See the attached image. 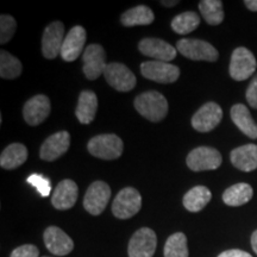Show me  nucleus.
Instances as JSON below:
<instances>
[{"instance_id":"1","label":"nucleus","mask_w":257,"mask_h":257,"mask_svg":"<svg viewBox=\"0 0 257 257\" xmlns=\"http://www.w3.org/2000/svg\"><path fill=\"white\" fill-rule=\"evenodd\" d=\"M135 108L148 120L157 123L165 119L168 113V101L160 92L148 91L136 96Z\"/></svg>"},{"instance_id":"2","label":"nucleus","mask_w":257,"mask_h":257,"mask_svg":"<svg viewBox=\"0 0 257 257\" xmlns=\"http://www.w3.org/2000/svg\"><path fill=\"white\" fill-rule=\"evenodd\" d=\"M123 141L117 135L105 134L91 138L87 149L91 155L101 160H115L123 154Z\"/></svg>"},{"instance_id":"3","label":"nucleus","mask_w":257,"mask_h":257,"mask_svg":"<svg viewBox=\"0 0 257 257\" xmlns=\"http://www.w3.org/2000/svg\"><path fill=\"white\" fill-rule=\"evenodd\" d=\"M176 49L182 56L193 61L214 62L219 57L218 50L212 44L197 38H182L176 43Z\"/></svg>"},{"instance_id":"4","label":"nucleus","mask_w":257,"mask_h":257,"mask_svg":"<svg viewBox=\"0 0 257 257\" xmlns=\"http://www.w3.org/2000/svg\"><path fill=\"white\" fill-rule=\"evenodd\" d=\"M142 197L134 187H125L118 193L112 204V212L119 219H128L140 212Z\"/></svg>"},{"instance_id":"5","label":"nucleus","mask_w":257,"mask_h":257,"mask_svg":"<svg viewBox=\"0 0 257 257\" xmlns=\"http://www.w3.org/2000/svg\"><path fill=\"white\" fill-rule=\"evenodd\" d=\"M257 63L253 54L244 47L233 50L230 61V75L236 81L249 79L256 70Z\"/></svg>"},{"instance_id":"6","label":"nucleus","mask_w":257,"mask_h":257,"mask_svg":"<svg viewBox=\"0 0 257 257\" xmlns=\"http://www.w3.org/2000/svg\"><path fill=\"white\" fill-rule=\"evenodd\" d=\"M220 153L210 147H199L192 150L187 156V166L193 172L218 169L221 165Z\"/></svg>"},{"instance_id":"7","label":"nucleus","mask_w":257,"mask_h":257,"mask_svg":"<svg viewBox=\"0 0 257 257\" xmlns=\"http://www.w3.org/2000/svg\"><path fill=\"white\" fill-rule=\"evenodd\" d=\"M111 198V188L104 181H95L89 186L83 198V207L92 216H99L107 206Z\"/></svg>"},{"instance_id":"8","label":"nucleus","mask_w":257,"mask_h":257,"mask_svg":"<svg viewBox=\"0 0 257 257\" xmlns=\"http://www.w3.org/2000/svg\"><path fill=\"white\" fill-rule=\"evenodd\" d=\"M141 73L144 78L159 83H173L179 79V67L162 61H148L141 64Z\"/></svg>"},{"instance_id":"9","label":"nucleus","mask_w":257,"mask_h":257,"mask_svg":"<svg viewBox=\"0 0 257 257\" xmlns=\"http://www.w3.org/2000/svg\"><path fill=\"white\" fill-rule=\"evenodd\" d=\"M156 245V233L149 227H142L133 234L128 242V257H153Z\"/></svg>"},{"instance_id":"10","label":"nucleus","mask_w":257,"mask_h":257,"mask_svg":"<svg viewBox=\"0 0 257 257\" xmlns=\"http://www.w3.org/2000/svg\"><path fill=\"white\" fill-rule=\"evenodd\" d=\"M104 76L108 85L115 91L128 92L136 86V76L123 63H108L104 72Z\"/></svg>"},{"instance_id":"11","label":"nucleus","mask_w":257,"mask_h":257,"mask_svg":"<svg viewBox=\"0 0 257 257\" xmlns=\"http://www.w3.org/2000/svg\"><path fill=\"white\" fill-rule=\"evenodd\" d=\"M223 110L217 102L210 101L202 105L192 118V126L199 133H210L220 123Z\"/></svg>"},{"instance_id":"12","label":"nucleus","mask_w":257,"mask_h":257,"mask_svg":"<svg viewBox=\"0 0 257 257\" xmlns=\"http://www.w3.org/2000/svg\"><path fill=\"white\" fill-rule=\"evenodd\" d=\"M83 73L88 80L98 79L104 74L107 62L104 48L100 44H89L83 51Z\"/></svg>"},{"instance_id":"13","label":"nucleus","mask_w":257,"mask_h":257,"mask_svg":"<svg viewBox=\"0 0 257 257\" xmlns=\"http://www.w3.org/2000/svg\"><path fill=\"white\" fill-rule=\"evenodd\" d=\"M51 104L49 98L44 94L32 96L24 104L23 117L25 121L31 126H37L49 117Z\"/></svg>"},{"instance_id":"14","label":"nucleus","mask_w":257,"mask_h":257,"mask_svg":"<svg viewBox=\"0 0 257 257\" xmlns=\"http://www.w3.org/2000/svg\"><path fill=\"white\" fill-rule=\"evenodd\" d=\"M64 41V25L61 22H54L46 28L42 37V53L46 59H55L61 54Z\"/></svg>"},{"instance_id":"15","label":"nucleus","mask_w":257,"mask_h":257,"mask_svg":"<svg viewBox=\"0 0 257 257\" xmlns=\"http://www.w3.org/2000/svg\"><path fill=\"white\" fill-rule=\"evenodd\" d=\"M138 50L143 55L152 57L154 61H162V62H169L176 56V49L172 44L155 37L143 38L138 43Z\"/></svg>"},{"instance_id":"16","label":"nucleus","mask_w":257,"mask_h":257,"mask_svg":"<svg viewBox=\"0 0 257 257\" xmlns=\"http://www.w3.org/2000/svg\"><path fill=\"white\" fill-rule=\"evenodd\" d=\"M69 147L70 135L68 131H59L44 141L40 150V157L48 162H53L62 156Z\"/></svg>"},{"instance_id":"17","label":"nucleus","mask_w":257,"mask_h":257,"mask_svg":"<svg viewBox=\"0 0 257 257\" xmlns=\"http://www.w3.org/2000/svg\"><path fill=\"white\" fill-rule=\"evenodd\" d=\"M43 238L47 249L56 256H66L74 249L73 239L57 226L47 227Z\"/></svg>"},{"instance_id":"18","label":"nucleus","mask_w":257,"mask_h":257,"mask_svg":"<svg viewBox=\"0 0 257 257\" xmlns=\"http://www.w3.org/2000/svg\"><path fill=\"white\" fill-rule=\"evenodd\" d=\"M86 38H87L86 30L81 25H76L70 29L67 36L64 37L62 49H61L62 60L66 62H73L78 59L85 47Z\"/></svg>"},{"instance_id":"19","label":"nucleus","mask_w":257,"mask_h":257,"mask_svg":"<svg viewBox=\"0 0 257 257\" xmlns=\"http://www.w3.org/2000/svg\"><path fill=\"white\" fill-rule=\"evenodd\" d=\"M79 188L73 180L66 179L59 182L51 197V204L56 210L64 211L72 208L78 200Z\"/></svg>"},{"instance_id":"20","label":"nucleus","mask_w":257,"mask_h":257,"mask_svg":"<svg viewBox=\"0 0 257 257\" xmlns=\"http://www.w3.org/2000/svg\"><path fill=\"white\" fill-rule=\"evenodd\" d=\"M231 163L242 172H252L257 169V146L245 144L231 152Z\"/></svg>"},{"instance_id":"21","label":"nucleus","mask_w":257,"mask_h":257,"mask_svg":"<svg viewBox=\"0 0 257 257\" xmlns=\"http://www.w3.org/2000/svg\"><path fill=\"white\" fill-rule=\"evenodd\" d=\"M98 110V96L92 91H83L79 95L75 114L81 124H89L94 120Z\"/></svg>"},{"instance_id":"22","label":"nucleus","mask_w":257,"mask_h":257,"mask_svg":"<svg viewBox=\"0 0 257 257\" xmlns=\"http://www.w3.org/2000/svg\"><path fill=\"white\" fill-rule=\"evenodd\" d=\"M231 119L244 135L249 138H257V125L245 105L236 104L231 108Z\"/></svg>"},{"instance_id":"23","label":"nucleus","mask_w":257,"mask_h":257,"mask_svg":"<svg viewBox=\"0 0 257 257\" xmlns=\"http://www.w3.org/2000/svg\"><path fill=\"white\" fill-rule=\"evenodd\" d=\"M28 160L27 147L21 143H12L3 150L0 156V166L4 169H16Z\"/></svg>"},{"instance_id":"24","label":"nucleus","mask_w":257,"mask_h":257,"mask_svg":"<svg viewBox=\"0 0 257 257\" xmlns=\"http://www.w3.org/2000/svg\"><path fill=\"white\" fill-rule=\"evenodd\" d=\"M155 19L153 10L146 5H138L125 11L120 17V23L124 27L131 28L137 25H149Z\"/></svg>"},{"instance_id":"25","label":"nucleus","mask_w":257,"mask_h":257,"mask_svg":"<svg viewBox=\"0 0 257 257\" xmlns=\"http://www.w3.org/2000/svg\"><path fill=\"white\" fill-rule=\"evenodd\" d=\"M212 193L205 186H195L186 193L184 206L189 212H199L211 201Z\"/></svg>"},{"instance_id":"26","label":"nucleus","mask_w":257,"mask_h":257,"mask_svg":"<svg viewBox=\"0 0 257 257\" xmlns=\"http://www.w3.org/2000/svg\"><path fill=\"white\" fill-rule=\"evenodd\" d=\"M253 191L248 184H236L224 192L223 201L227 206H242L251 200Z\"/></svg>"},{"instance_id":"27","label":"nucleus","mask_w":257,"mask_h":257,"mask_svg":"<svg viewBox=\"0 0 257 257\" xmlns=\"http://www.w3.org/2000/svg\"><path fill=\"white\" fill-rule=\"evenodd\" d=\"M199 10L210 25H219L224 21L223 3L220 0H202L199 3Z\"/></svg>"},{"instance_id":"28","label":"nucleus","mask_w":257,"mask_h":257,"mask_svg":"<svg viewBox=\"0 0 257 257\" xmlns=\"http://www.w3.org/2000/svg\"><path fill=\"white\" fill-rule=\"evenodd\" d=\"M23 67L22 62L17 57L9 53V51H0V76L3 79L12 80L18 78L22 74Z\"/></svg>"},{"instance_id":"29","label":"nucleus","mask_w":257,"mask_h":257,"mask_svg":"<svg viewBox=\"0 0 257 257\" xmlns=\"http://www.w3.org/2000/svg\"><path fill=\"white\" fill-rule=\"evenodd\" d=\"M200 24V17L195 12L187 11L180 14L172 21V29L176 34L186 35L191 34Z\"/></svg>"},{"instance_id":"30","label":"nucleus","mask_w":257,"mask_h":257,"mask_svg":"<svg viewBox=\"0 0 257 257\" xmlns=\"http://www.w3.org/2000/svg\"><path fill=\"white\" fill-rule=\"evenodd\" d=\"M165 257H188L187 237L185 233H173L167 239L165 244Z\"/></svg>"},{"instance_id":"31","label":"nucleus","mask_w":257,"mask_h":257,"mask_svg":"<svg viewBox=\"0 0 257 257\" xmlns=\"http://www.w3.org/2000/svg\"><path fill=\"white\" fill-rule=\"evenodd\" d=\"M17 23L10 15L0 16V44H5L14 37Z\"/></svg>"},{"instance_id":"32","label":"nucleus","mask_w":257,"mask_h":257,"mask_svg":"<svg viewBox=\"0 0 257 257\" xmlns=\"http://www.w3.org/2000/svg\"><path fill=\"white\" fill-rule=\"evenodd\" d=\"M27 182L28 184H30L31 186H34V187L37 189V192L40 193L43 198L50 195L51 182L49 179L46 178V176L41 174H31L27 179Z\"/></svg>"},{"instance_id":"33","label":"nucleus","mask_w":257,"mask_h":257,"mask_svg":"<svg viewBox=\"0 0 257 257\" xmlns=\"http://www.w3.org/2000/svg\"><path fill=\"white\" fill-rule=\"evenodd\" d=\"M40 250L32 244H24V245L16 248L11 253V257H38Z\"/></svg>"},{"instance_id":"34","label":"nucleus","mask_w":257,"mask_h":257,"mask_svg":"<svg viewBox=\"0 0 257 257\" xmlns=\"http://www.w3.org/2000/svg\"><path fill=\"white\" fill-rule=\"evenodd\" d=\"M245 96L249 105L251 106L252 108H256L257 110V74L255 75V78L252 79V81L250 82L249 87L246 89Z\"/></svg>"},{"instance_id":"35","label":"nucleus","mask_w":257,"mask_h":257,"mask_svg":"<svg viewBox=\"0 0 257 257\" xmlns=\"http://www.w3.org/2000/svg\"><path fill=\"white\" fill-rule=\"evenodd\" d=\"M218 257H252L249 252L243 251V250L238 249H232V250H226V251L221 252Z\"/></svg>"},{"instance_id":"36","label":"nucleus","mask_w":257,"mask_h":257,"mask_svg":"<svg viewBox=\"0 0 257 257\" xmlns=\"http://www.w3.org/2000/svg\"><path fill=\"white\" fill-rule=\"evenodd\" d=\"M244 4H245V6L250 11H257V0H245Z\"/></svg>"},{"instance_id":"37","label":"nucleus","mask_w":257,"mask_h":257,"mask_svg":"<svg viewBox=\"0 0 257 257\" xmlns=\"http://www.w3.org/2000/svg\"><path fill=\"white\" fill-rule=\"evenodd\" d=\"M251 246H252L253 251L257 253V230L252 233V236H251Z\"/></svg>"},{"instance_id":"38","label":"nucleus","mask_w":257,"mask_h":257,"mask_svg":"<svg viewBox=\"0 0 257 257\" xmlns=\"http://www.w3.org/2000/svg\"><path fill=\"white\" fill-rule=\"evenodd\" d=\"M162 4L165 6H174L179 4V2H176V0H173V2H162Z\"/></svg>"},{"instance_id":"39","label":"nucleus","mask_w":257,"mask_h":257,"mask_svg":"<svg viewBox=\"0 0 257 257\" xmlns=\"http://www.w3.org/2000/svg\"><path fill=\"white\" fill-rule=\"evenodd\" d=\"M43 257H49V256H43Z\"/></svg>"}]
</instances>
